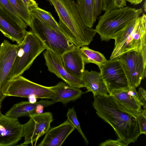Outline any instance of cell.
<instances>
[{
  "label": "cell",
  "mask_w": 146,
  "mask_h": 146,
  "mask_svg": "<svg viewBox=\"0 0 146 146\" xmlns=\"http://www.w3.org/2000/svg\"><path fill=\"white\" fill-rule=\"evenodd\" d=\"M94 97L97 114L112 127L118 139L127 146L136 142L140 135L136 118L121 110L109 94Z\"/></svg>",
  "instance_id": "1"
},
{
  "label": "cell",
  "mask_w": 146,
  "mask_h": 146,
  "mask_svg": "<svg viewBox=\"0 0 146 146\" xmlns=\"http://www.w3.org/2000/svg\"><path fill=\"white\" fill-rule=\"evenodd\" d=\"M59 18L64 33L77 47L89 45L96 33L95 29L83 23L73 0H48Z\"/></svg>",
  "instance_id": "2"
},
{
  "label": "cell",
  "mask_w": 146,
  "mask_h": 146,
  "mask_svg": "<svg viewBox=\"0 0 146 146\" xmlns=\"http://www.w3.org/2000/svg\"><path fill=\"white\" fill-rule=\"evenodd\" d=\"M143 13L142 8L129 6L105 11L100 17L95 29L102 41H108L111 39H114Z\"/></svg>",
  "instance_id": "3"
},
{
  "label": "cell",
  "mask_w": 146,
  "mask_h": 146,
  "mask_svg": "<svg viewBox=\"0 0 146 146\" xmlns=\"http://www.w3.org/2000/svg\"><path fill=\"white\" fill-rule=\"evenodd\" d=\"M114 48L110 59L118 58L132 50L146 49V15H142L129 24L114 38Z\"/></svg>",
  "instance_id": "4"
},
{
  "label": "cell",
  "mask_w": 146,
  "mask_h": 146,
  "mask_svg": "<svg viewBox=\"0 0 146 146\" xmlns=\"http://www.w3.org/2000/svg\"><path fill=\"white\" fill-rule=\"evenodd\" d=\"M17 44V53L10 74L9 81L21 75L30 68L36 58L46 50L44 44L32 31H27L22 42Z\"/></svg>",
  "instance_id": "5"
},
{
  "label": "cell",
  "mask_w": 146,
  "mask_h": 146,
  "mask_svg": "<svg viewBox=\"0 0 146 146\" xmlns=\"http://www.w3.org/2000/svg\"><path fill=\"white\" fill-rule=\"evenodd\" d=\"M31 28L44 44L46 49L58 55L61 56L67 51L78 48L64 33L57 31L42 20L33 16Z\"/></svg>",
  "instance_id": "6"
},
{
  "label": "cell",
  "mask_w": 146,
  "mask_h": 146,
  "mask_svg": "<svg viewBox=\"0 0 146 146\" xmlns=\"http://www.w3.org/2000/svg\"><path fill=\"white\" fill-rule=\"evenodd\" d=\"M7 96L52 99L55 96L52 86H46L33 82L21 75L15 77L9 81L3 91Z\"/></svg>",
  "instance_id": "7"
},
{
  "label": "cell",
  "mask_w": 146,
  "mask_h": 146,
  "mask_svg": "<svg viewBox=\"0 0 146 146\" xmlns=\"http://www.w3.org/2000/svg\"><path fill=\"white\" fill-rule=\"evenodd\" d=\"M130 86L137 88L146 77V49L132 50L118 57Z\"/></svg>",
  "instance_id": "8"
},
{
  "label": "cell",
  "mask_w": 146,
  "mask_h": 146,
  "mask_svg": "<svg viewBox=\"0 0 146 146\" xmlns=\"http://www.w3.org/2000/svg\"><path fill=\"white\" fill-rule=\"evenodd\" d=\"M29 121L23 125V137L24 142L19 145L34 146L38 139L45 134L50 128L53 120V115L50 112L36 113L31 116Z\"/></svg>",
  "instance_id": "9"
},
{
  "label": "cell",
  "mask_w": 146,
  "mask_h": 146,
  "mask_svg": "<svg viewBox=\"0 0 146 146\" xmlns=\"http://www.w3.org/2000/svg\"><path fill=\"white\" fill-rule=\"evenodd\" d=\"M99 68L109 94L113 90L124 88L129 86L118 58L107 60Z\"/></svg>",
  "instance_id": "10"
},
{
  "label": "cell",
  "mask_w": 146,
  "mask_h": 146,
  "mask_svg": "<svg viewBox=\"0 0 146 146\" xmlns=\"http://www.w3.org/2000/svg\"><path fill=\"white\" fill-rule=\"evenodd\" d=\"M17 44L4 40L0 44V101L5 98L3 92L9 81L10 74L16 57Z\"/></svg>",
  "instance_id": "11"
},
{
  "label": "cell",
  "mask_w": 146,
  "mask_h": 146,
  "mask_svg": "<svg viewBox=\"0 0 146 146\" xmlns=\"http://www.w3.org/2000/svg\"><path fill=\"white\" fill-rule=\"evenodd\" d=\"M109 95L121 110L135 118L142 110V105L138 99L136 88L134 86H129L113 90Z\"/></svg>",
  "instance_id": "12"
},
{
  "label": "cell",
  "mask_w": 146,
  "mask_h": 146,
  "mask_svg": "<svg viewBox=\"0 0 146 146\" xmlns=\"http://www.w3.org/2000/svg\"><path fill=\"white\" fill-rule=\"evenodd\" d=\"M23 125L17 118L0 114V146L14 145L23 137Z\"/></svg>",
  "instance_id": "13"
},
{
  "label": "cell",
  "mask_w": 146,
  "mask_h": 146,
  "mask_svg": "<svg viewBox=\"0 0 146 146\" xmlns=\"http://www.w3.org/2000/svg\"><path fill=\"white\" fill-rule=\"evenodd\" d=\"M48 70L62 80L68 85L78 88L84 87L83 80L70 75L64 67L61 56L46 49L43 53Z\"/></svg>",
  "instance_id": "14"
},
{
  "label": "cell",
  "mask_w": 146,
  "mask_h": 146,
  "mask_svg": "<svg viewBox=\"0 0 146 146\" xmlns=\"http://www.w3.org/2000/svg\"><path fill=\"white\" fill-rule=\"evenodd\" d=\"M80 48L67 51L61 57L63 66L68 72L74 78L83 81L85 63Z\"/></svg>",
  "instance_id": "15"
},
{
  "label": "cell",
  "mask_w": 146,
  "mask_h": 146,
  "mask_svg": "<svg viewBox=\"0 0 146 146\" xmlns=\"http://www.w3.org/2000/svg\"><path fill=\"white\" fill-rule=\"evenodd\" d=\"M75 129L67 119L60 125L50 128L38 146H60Z\"/></svg>",
  "instance_id": "16"
},
{
  "label": "cell",
  "mask_w": 146,
  "mask_h": 146,
  "mask_svg": "<svg viewBox=\"0 0 146 146\" xmlns=\"http://www.w3.org/2000/svg\"><path fill=\"white\" fill-rule=\"evenodd\" d=\"M55 103L52 100H41L34 103L23 101L14 105L6 113L7 116L15 118L28 116L34 114L41 113L44 108L51 106Z\"/></svg>",
  "instance_id": "17"
},
{
  "label": "cell",
  "mask_w": 146,
  "mask_h": 146,
  "mask_svg": "<svg viewBox=\"0 0 146 146\" xmlns=\"http://www.w3.org/2000/svg\"><path fill=\"white\" fill-rule=\"evenodd\" d=\"M52 88L55 95L51 100L55 103L60 102L66 105L77 100L83 93L79 88L70 86L62 82H59Z\"/></svg>",
  "instance_id": "18"
},
{
  "label": "cell",
  "mask_w": 146,
  "mask_h": 146,
  "mask_svg": "<svg viewBox=\"0 0 146 146\" xmlns=\"http://www.w3.org/2000/svg\"><path fill=\"white\" fill-rule=\"evenodd\" d=\"M84 87L92 92L94 96L109 94L106 85L100 72L85 70L83 78Z\"/></svg>",
  "instance_id": "19"
},
{
  "label": "cell",
  "mask_w": 146,
  "mask_h": 146,
  "mask_svg": "<svg viewBox=\"0 0 146 146\" xmlns=\"http://www.w3.org/2000/svg\"><path fill=\"white\" fill-rule=\"evenodd\" d=\"M0 11L10 23L25 32L28 26L19 17L9 0H0Z\"/></svg>",
  "instance_id": "20"
},
{
  "label": "cell",
  "mask_w": 146,
  "mask_h": 146,
  "mask_svg": "<svg viewBox=\"0 0 146 146\" xmlns=\"http://www.w3.org/2000/svg\"><path fill=\"white\" fill-rule=\"evenodd\" d=\"M0 31L5 37L17 44H20L24 39L27 32L19 29L10 23L0 11Z\"/></svg>",
  "instance_id": "21"
},
{
  "label": "cell",
  "mask_w": 146,
  "mask_h": 146,
  "mask_svg": "<svg viewBox=\"0 0 146 146\" xmlns=\"http://www.w3.org/2000/svg\"><path fill=\"white\" fill-rule=\"evenodd\" d=\"M75 3L83 23L88 27L92 28L95 23L94 0H77Z\"/></svg>",
  "instance_id": "22"
},
{
  "label": "cell",
  "mask_w": 146,
  "mask_h": 146,
  "mask_svg": "<svg viewBox=\"0 0 146 146\" xmlns=\"http://www.w3.org/2000/svg\"><path fill=\"white\" fill-rule=\"evenodd\" d=\"M29 8L33 16L42 20L57 31L64 33L61 29L59 23L55 20L50 12L40 8L38 6Z\"/></svg>",
  "instance_id": "23"
},
{
  "label": "cell",
  "mask_w": 146,
  "mask_h": 146,
  "mask_svg": "<svg viewBox=\"0 0 146 146\" xmlns=\"http://www.w3.org/2000/svg\"><path fill=\"white\" fill-rule=\"evenodd\" d=\"M80 50L85 63H94L99 67L107 60L103 54L87 46L80 47Z\"/></svg>",
  "instance_id": "24"
},
{
  "label": "cell",
  "mask_w": 146,
  "mask_h": 146,
  "mask_svg": "<svg viewBox=\"0 0 146 146\" xmlns=\"http://www.w3.org/2000/svg\"><path fill=\"white\" fill-rule=\"evenodd\" d=\"M20 18L31 28L33 16L29 7L22 0H9Z\"/></svg>",
  "instance_id": "25"
},
{
  "label": "cell",
  "mask_w": 146,
  "mask_h": 146,
  "mask_svg": "<svg viewBox=\"0 0 146 146\" xmlns=\"http://www.w3.org/2000/svg\"><path fill=\"white\" fill-rule=\"evenodd\" d=\"M66 116L67 120L77 130L84 139L85 142L88 144V141L82 130L80 123L77 118L76 112L74 107L68 108Z\"/></svg>",
  "instance_id": "26"
},
{
  "label": "cell",
  "mask_w": 146,
  "mask_h": 146,
  "mask_svg": "<svg viewBox=\"0 0 146 146\" xmlns=\"http://www.w3.org/2000/svg\"><path fill=\"white\" fill-rule=\"evenodd\" d=\"M126 6L125 0H102V10L105 12Z\"/></svg>",
  "instance_id": "27"
},
{
  "label": "cell",
  "mask_w": 146,
  "mask_h": 146,
  "mask_svg": "<svg viewBox=\"0 0 146 146\" xmlns=\"http://www.w3.org/2000/svg\"><path fill=\"white\" fill-rule=\"evenodd\" d=\"M136 119L138 123L140 134L146 135V109L142 110Z\"/></svg>",
  "instance_id": "28"
},
{
  "label": "cell",
  "mask_w": 146,
  "mask_h": 146,
  "mask_svg": "<svg viewBox=\"0 0 146 146\" xmlns=\"http://www.w3.org/2000/svg\"><path fill=\"white\" fill-rule=\"evenodd\" d=\"M99 145L100 146H127L125 143L118 139L116 140L111 139L107 140Z\"/></svg>",
  "instance_id": "29"
},
{
  "label": "cell",
  "mask_w": 146,
  "mask_h": 146,
  "mask_svg": "<svg viewBox=\"0 0 146 146\" xmlns=\"http://www.w3.org/2000/svg\"><path fill=\"white\" fill-rule=\"evenodd\" d=\"M94 20L95 22L102 10V0H94Z\"/></svg>",
  "instance_id": "30"
},
{
  "label": "cell",
  "mask_w": 146,
  "mask_h": 146,
  "mask_svg": "<svg viewBox=\"0 0 146 146\" xmlns=\"http://www.w3.org/2000/svg\"><path fill=\"white\" fill-rule=\"evenodd\" d=\"M137 98L141 103L144 109L146 107V91L142 87H140L137 92Z\"/></svg>",
  "instance_id": "31"
},
{
  "label": "cell",
  "mask_w": 146,
  "mask_h": 146,
  "mask_svg": "<svg viewBox=\"0 0 146 146\" xmlns=\"http://www.w3.org/2000/svg\"><path fill=\"white\" fill-rule=\"evenodd\" d=\"M29 7H38V4L34 0H22Z\"/></svg>",
  "instance_id": "32"
},
{
  "label": "cell",
  "mask_w": 146,
  "mask_h": 146,
  "mask_svg": "<svg viewBox=\"0 0 146 146\" xmlns=\"http://www.w3.org/2000/svg\"><path fill=\"white\" fill-rule=\"evenodd\" d=\"M129 2L131 4L134 5H137L141 3L144 0H125Z\"/></svg>",
  "instance_id": "33"
},
{
  "label": "cell",
  "mask_w": 146,
  "mask_h": 146,
  "mask_svg": "<svg viewBox=\"0 0 146 146\" xmlns=\"http://www.w3.org/2000/svg\"><path fill=\"white\" fill-rule=\"evenodd\" d=\"M1 102L0 101V113H1Z\"/></svg>",
  "instance_id": "34"
}]
</instances>
